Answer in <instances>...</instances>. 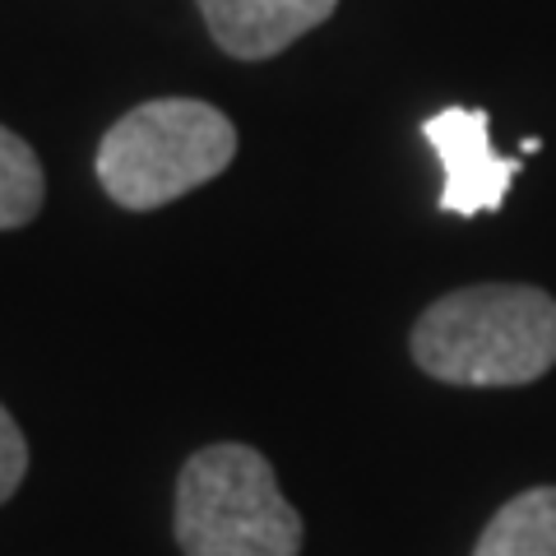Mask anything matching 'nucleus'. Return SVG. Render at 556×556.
Segmentation results:
<instances>
[{"instance_id":"nucleus-1","label":"nucleus","mask_w":556,"mask_h":556,"mask_svg":"<svg viewBox=\"0 0 556 556\" xmlns=\"http://www.w3.org/2000/svg\"><path fill=\"white\" fill-rule=\"evenodd\" d=\"M413 362L445 386H529L556 367V302L529 283H478L431 302Z\"/></svg>"},{"instance_id":"nucleus-2","label":"nucleus","mask_w":556,"mask_h":556,"mask_svg":"<svg viewBox=\"0 0 556 556\" xmlns=\"http://www.w3.org/2000/svg\"><path fill=\"white\" fill-rule=\"evenodd\" d=\"M237 159V126L200 98H153L102 135L98 181L121 208H163Z\"/></svg>"},{"instance_id":"nucleus-3","label":"nucleus","mask_w":556,"mask_h":556,"mask_svg":"<svg viewBox=\"0 0 556 556\" xmlns=\"http://www.w3.org/2000/svg\"><path fill=\"white\" fill-rule=\"evenodd\" d=\"M177 543L186 556H298L302 515L251 445H204L177 478Z\"/></svg>"},{"instance_id":"nucleus-4","label":"nucleus","mask_w":556,"mask_h":556,"mask_svg":"<svg viewBox=\"0 0 556 556\" xmlns=\"http://www.w3.org/2000/svg\"><path fill=\"white\" fill-rule=\"evenodd\" d=\"M422 135L445 172V186H441L445 214L473 218V214H492V208L506 204V190L515 181L519 163L501 159L492 149L482 108H445L422 121Z\"/></svg>"},{"instance_id":"nucleus-5","label":"nucleus","mask_w":556,"mask_h":556,"mask_svg":"<svg viewBox=\"0 0 556 556\" xmlns=\"http://www.w3.org/2000/svg\"><path fill=\"white\" fill-rule=\"evenodd\" d=\"M214 42L237 61H265L320 28L339 0H195Z\"/></svg>"},{"instance_id":"nucleus-6","label":"nucleus","mask_w":556,"mask_h":556,"mask_svg":"<svg viewBox=\"0 0 556 556\" xmlns=\"http://www.w3.org/2000/svg\"><path fill=\"white\" fill-rule=\"evenodd\" d=\"M473 556H556V486H529L482 529Z\"/></svg>"},{"instance_id":"nucleus-7","label":"nucleus","mask_w":556,"mask_h":556,"mask_svg":"<svg viewBox=\"0 0 556 556\" xmlns=\"http://www.w3.org/2000/svg\"><path fill=\"white\" fill-rule=\"evenodd\" d=\"M42 200H47V177L38 153L14 130L0 126V232L33 223Z\"/></svg>"},{"instance_id":"nucleus-8","label":"nucleus","mask_w":556,"mask_h":556,"mask_svg":"<svg viewBox=\"0 0 556 556\" xmlns=\"http://www.w3.org/2000/svg\"><path fill=\"white\" fill-rule=\"evenodd\" d=\"M28 473V441L20 422L5 413V404H0V506L20 492V482Z\"/></svg>"}]
</instances>
